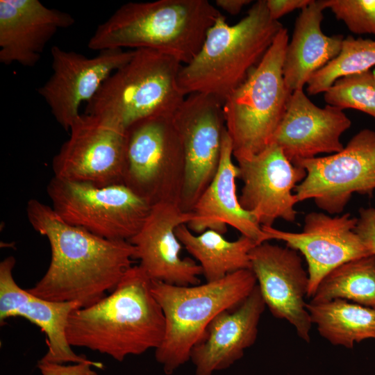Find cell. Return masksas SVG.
<instances>
[{"instance_id":"6da1fadb","label":"cell","mask_w":375,"mask_h":375,"mask_svg":"<svg viewBox=\"0 0 375 375\" xmlns=\"http://www.w3.org/2000/svg\"><path fill=\"white\" fill-rule=\"evenodd\" d=\"M26 214L51 247L47 272L27 289L40 298L90 306L112 292L133 266L135 251L129 241L106 239L71 225L35 199L27 203Z\"/></svg>"},{"instance_id":"7a4b0ae2","label":"cell","mask_w":375,"mask_h":375,"mask_svg":"<svg viewBox=\"0 0 375 375\" xmlns=\"http://www.w3.org/2000/svg\"><path fill=\"white\" fill-rule=\"evenodd\" d=\"M165 332V316L151 292V280L135 265L108 296L71 313L66 335L71 347H85L122 362L128 356L156 350Z\"/></svg>"},{"instance_id":"3957f363","label":"cell","mask_w":375,"mask_h":375,"mask_svg":"<svg viewBox=\"0 0 375 375\" xmlns=\"http://www.w3.org/2000/svg\"><path fill=\"white\" fill-rule=\"evenodd\" d=\"M221 15L207 0L128 2L97 27L88 48L99 51L150 49L185 65L198 54Z\"/></svg>"},{"instance_id":"277c9868","label":"cell","mask_w":375,"mask_h":375,"mask_svg":"<svg viewBox=\"0 0 375 375\" xmlns=\"http://www.w3.org/2000/svg\"><path fill=\"white\" fill-rule=\"evenodd\" d=\"M283 28L270 17L265 0L254 3L247 16L233 25L221 15L198 54L182 66L178 76L181 91L185 96L210 94L224 102L258 65Z\"/></svg>"},{"instance_id":"5b68a950","label":"cell","mask_w":375,"mask_h":375,"mask_svg":"<svg viewBox=\"0 0 375 375\" xmlns=\"http://www.w3.org/2000/svg\"><path fill=\"white\" fill-rule=\"evenodd\" d=\"M257 285L251 269L212 282L190 286L151 281V292L165 319V332L155 357L167 375L190 358L212 320L220 312L238 307Z\"/></svg>"},{"instance_id":"8992f818","label":"cell","mask_w":375,"mask_h":375,"mask_svg":"<svg viewBox=\"0 0 375 375\" xmlns=\"http://www.w3.org/2000/svg\"><path fill=\"white\" fill-rule=\"evenodd\" d=\"M183 65L150 49H134L88 102L85 114L126 131L134 124L157 116H172L186 96L178 85Z\"/></svg>"},{"instance_id":"52a82bcc","label":"cell","mask_w":375,"mask_h":375,"mask_svg":"<svg viewBox=\"0 0 375 375\" xmlns=\"http://www.w3.org/2000/svg\"><path fill=\"white\" fill-rule=\"evenodd\" d=\"M288 42V30L283 28L258 65L223 103L226 129L236 160L250 158L271 144L284 116L292 93L283 74Z\"/></svg>"},{"instance_id":"ba28073f","label":"cell","mask_w":375,"mask_h":375,"mask_svg":"<svg viewBox=\"0 0 375 375\" xmlns=\"http://www.w3.org/2000/svg\"><path fill=\"white\" fill-rule=\"evenodd\" d=\"M47 193L52 208L65 222L112 240L129 241L151 207L122 183L96 186L53 176Z\"/></svg>"},{"instance_id":"9c48e42d","label":"cell","mask_w":375,"mask_h":375,"mask_svg":"<svg viewBox=\"0 0 375 375\" xmlns=\"http://www.w3.org/2000/svg\"><path fill=\"white\" fill-rule=\"evenodd\" d=\"M183 165L172 116L147 118L126 131L123 184L151 205L180 203Z\"/></svg>"},{"instance_id":"30bf717a","label":"cell","mask_w":375,"mask_h":375,"mask_svg":"<svg viewBox=\"0 0 375 375\" xmlns=\"http://www.w3.org/2000/svg\"><path fill=\"white\" fill-rule=\"evenodd\" d=\"M307 172L294 191L299 201L312 199L320 209L340 214L353 193L375 190V131H360L338 153L293 163Z\"/></svg>"},{"instance_id":"8fae6325","label":"cell","mask_w":375,"mask_h":375,"mask_svg":"<svg viewBox=\"0 0 375 375\" xmlns=\"http://www.w3.org/2000/svg\"><path fill=\"white\" fill-rule=\"evenodd\" d=\"M224 101L210 94L187 95L172 115L183 152L180 204L191 211L219 167L226 131Z\"/></svg>"},{"instance_id":"7c38bea8","label":"cell","mask_w":375,"mask_h":375,"mask_svg":"<svg viewBox=\"0 0 375 375\" xmlns=\"http://www.w3.org/2000/svg\"><path fill=\"white\" fill-rule=\"evenodd\" d=\"M69 131L52 160L54 177L96 186L123 184L126 131L85 113Z\"/></svg>"},{"instance_id":"4fadbf2b","label":"cell","mask_w":375,"mask_h":375,"mask_svg":"<svg viewBox=\"0 0 375 375\" xmlns=\"http://www.w3.org/2000/svg\"><path fill=\"white\" fill-rule=\"evenodd\" d=\"M133 51L106 49L87 57L58 46L51 49L52 74L38 92L62 128L69 131L81 115V104L97 94L104 82L131 58Z\"/></svg>"},{"instance_id":"5bb4252c","label":"cell","mask_w":375,"mask_h":375,"mask_svg":"<svg viewBox=\"0 0 375 375\" xmlns=\"http://www.w3.org/2000/svg\"><path fill=\"white\" fill-rule=\"evenodd\" d=\"M236 160L243 182L239 196L242 208L261 226H273L277 219L294 222L299 201L292 191L304 180L306 171L273 143L256 155Z\"/></svg>"},{"instance_id":"9a60e30c","label":"cell","mask_w":375,"mask_h":375,"mask_svg":"<svg viewBox=\"0 0 375 375\" xmlns=\"http://www.w3.org/2000/svg\"><path fill=\"white\" fill-rule=\"evenodd\" d=\"M357 220L349 212L332 217L311 212L306 215L300 233L261 227L268 241H283L304 256L309 278L307 297L311 298L321 281L333 269L351 260L372 255L354 231Z\"/></svg>"},{"instance_id":"2e32d148","label":"cell","mask_w":375,"mask_h":375,"mask_svg":"<svg viewBox=\"0 0 375 375\" xmlns=\"http://www.w3.org/2000/svg\"><path fill=\"white\" fill-rule=\"evenodd\" d=\"M192 218L174 201H160L151 205L142 226L129 242L135 247V259L147 276L154 281L190 286L200 284V265L189 258H182L183 247L176 230Z\"/></svg>"},{"instance_id":"e0dca14e","label":"cell","mask_w":375,"mask_h":375,"mask_svg":"<svg viewBox=\"0 0 375 375\" xmlns=\"http://www.w3.org/2000/svg\"><path fill=\"white\" fill-rule=\"evenodd\" d=\"M249 257L251 269L270 312L288 322L308 343L312 325L305 301L309 278L298 251L265 242L256 244Z\"/></svg>"},{"instance_id":"ac0fdd59","label":"cell","mask_w":375,"mask_h":375,"mask_svg":"<svg viewBox=\"0 0 375 375\" xmlns=\"http://www.w3.org/2000/svg\"><path fill=\"white\" fill-rule=\"evenodd\" d=\"M351 125L343 110L328 104L320 108L303 90H297L290 96L272 143L279 147L294 163L315 158L319 153L341 151L344 146L340 137Z\"/></svg>"},{"instance_id":"d6986e66","label":"cell","mask_w":375,"mask_h":375,"mask_svg":"<svg viewBox=\"0 0 375 375\" xmlns=\"http://www.w3.org/2000/svg\"><path fill=\"white\" fill-rule=\"evenodd\" d=\"M74 22L70 14L38 0H1L0 62L35 65L57 31Z\"/></svg>"},{"instance_id":"ffe728a7","label":"cell","mask_w":375,"mask_h":375,"mask_svg":"<svg viewBox=\"0 0 375 375\" xmlns=\"http://www.w3.org/2000/svg\"><path fill=\"white\" fill-rule=\"evenodd\" d=\"M15 265L13 256H8L0 263V322L14 317H24L35 324L45 333L48 351L42 362L63 364L89 361L76 354L69 345L66 335L69 317L80 308L74 302H58L40 298L15 282L12 270Z\"/></svg>"},{"instance_id":"44dd1931","label":"cell","mask_w":375,"mask_h":375,"mask_svg":"<svg viewBox=\"0 0 375 375\" xmlns=\"http://www.w3.org/2000/svg\"><path fill=\"white\" fill-rule=\"evenodd\" d=\"M265 307L256 285L238 307L218 314L191 351L190 360L195 366V375H212L240 360L257 339Z\"/></svg>"},{"instance_id":"7402d4cb","label":"cell","mask_w":375,"mask_h":375,"mask_svg":"<svg viewBox=\"0 0 375 375\" xmlns=\"http://www.w3.org/2000/svg\"><path fill=\"white\" fill-rule=\"evenodd\" d=\"M232 156V143L226 129L217 172L193 206L192 218L186 225L195 234L212 230L222 235L230 226L257 244L268 242L261 226L240 203L235 185L239 169Z\"/></svg>"},{"instance_id":"603a6c76","label":"cell","mask_w":375,"mask_h":375,"mask_svg":"<svg viewBox=\"0 0 375 375\" xmlns=\"http://www.w3.org/2000/svg\"><path fill=\"white\" fill-rule=\"evenodd\" d=\"M323 10L318 1L312 0L296 19L283 66L285 83L291 92L303 90L312 76L340 52L344 37L322 32Z\"/></svg>"},{"instance_id":"cb8c5ba5","label":"cell","mask_w":375,"mask_h":375,"mask_svg":"<svg viewBox=\"0 0 375 375\" xmlns=\"http://www.w3.org/2000/svg\"><path fill=\"white\" fill-rule=\"evenodd\" d=\"M176 234L183 248L199 262L206 282L251 269L249 253L257 244L246 236L241 235L238 239L229 241L212 230L195 234L186 224L178 226Z\"/></svg>"},{"instance_id":"d4e9b609","label":"cell","mask_w":375,"mask_h":375,"mask_svg":"<svg viewBox=\"0 0 375 375\" xmlns=\"http://www.w3.org/2000/svg\"><path fill=\"white\" fill-rule=\"evenodd\" d=\"M312 324L331 344L352 349L354 344L375 339V308L343 299L306 303Z\"/></svg>"},{"instance_id":"484cf974","label":"cell","mask_w":375,"mask_h":375,"mask_svg":"<svg viewBox=\"0 0 375 375\" xmlns=\"http://www.w3.org/2000/svg\"><path fill=\"white\" fill-rule=\"evenodd\" d=\"M343 299L375 308V256L343 263L321 281L310 302Z\"/></svg>"},{"instance_id":"4316f807","label":"cell","mask_w":375,"mask_h":375,"mask_svg":"<svg viewBox=\"0 0 375 375\" xmlns=\"http://www.w3.org/2000/svg\"><path fill=\"white\" fill-rule=\"evenodd\" d=\"M375 66V40L344 38L340 52L326 66L315 73L307 83V92H324L340 78L364 72Z\"/></svg>"},{"instance_id":"83f0119b","label":"cell","mask_w":375,"mask_h":375,"mask_svg":"<svg viewBox=\"0 0 375 375\" xmlns=\"http://www.w3.org/2000/svg\"><path fill=\"white\" fill-rule=\"evenodd\" d=\"M324 97L328 105L358 110L375 119V70L338 78L324 92Z\"/></svg>"},{"instance_id":"f1b7e54d","label":"cell","mask_w":375,"mask_h":375,"mask_svg":"<svg viewBox=\"0 0 375 375\" xmlns=\"http://www.w3.org/2000/svg\"><path fill=\"white\" fill-rule=\"evenodd\" d=\"M321 7L329 8L338 20L356 34L375 35V0H319Z\"/></svg>"},{"instance_id":"f546056e","label":"cell","mask_w":375,"mask_h":375,"mask_svg":"<svg viewBox=\"0 0 375 375\" xmlns=\"http://www.w3.org/2000/svg\"><path fill=\"white\" fill-rule=\"evenodd\" d=\"M365 245L369 249L372 255L375 256V208H360L359 217L355 228Z\"/></svg>"},{"instance_id":"4dcf8cb0","label":"cell","mask_w":375,"mask_h":375,"mask_svg":"<svg viewBox=\"0 0 375 375\" xmlns=\"http://www.w3.org/2000/svg\"><path fill=\"white\" fill-rule=\"evenodd\" d=\"M92 365L99 366V363L89 360L65 366L62 364L40 361L38 366L43 375H98L91 369Z\"/></svg>"},{"instance_id":"1f68e13d","label":"cell","mask_w":375,"mask_h":375,"mask_svg":"<svg viewBox=\"0 0 375 375\" xmlns=\"http://www.w3.org/2000/svg\"><path fill=\"white\" fill-rule=\"evenodd\" d=\"M270 17L278 21L282 16L297 9L302 10L312 0H265Z\"/></svg>"},{"instance_id":"d6a6232c","label":"cell","mask_w":375,"mask_h":375,"mask_svg":"<svg viewBox=\"0 0 375 375\" xmlns=\"http://www.w3.org/2000/svg\"><path fill=\"white\" fill-rule=\"evenodd\" d=\"M251 2L250 0H216L215 4L228 13L235 15Z\"/></svg>"}]
</instances>
